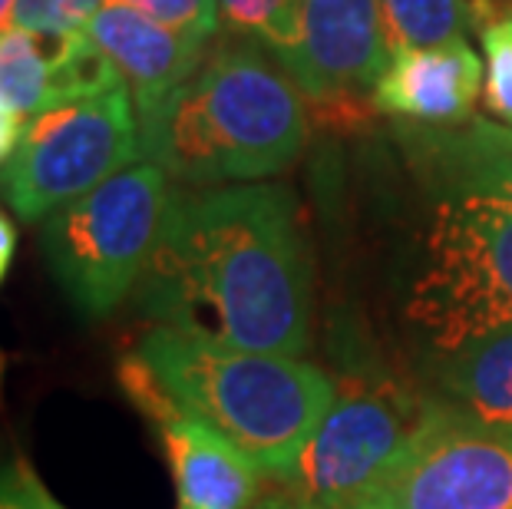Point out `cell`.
<instances>
[{"mask_svg": "<svg viewBox=\"0 0 512 509\" xmlns=\"http://www.w3.org/2000/svg\"><path fill=\"white\" fill-rule=\"evenodd\" d=\"M86 34L96 40V47L110 57L116 73L123 77L139 119L156 113L202 67V40L162 27L159 20L146 17L143 10L123 0H106L86 24Z\"/></svg>", "mask_w": 512, "mask_h": 509, "instance_id": "cell-12", "label": "cell"}, {"mask_svg": "<svg viewBox=\"0 0 512 509\" xmlns=\"http://www.w3.org/2000/svg\"><path fill=\"white\" fill-rule=\"evenodd\" d=\"M407 321L433 354L512 324V205L440 199L407 288Z\"/></svg>", "mask_w": 512, "mask_h": 509, "instance_id": "cell-5", "label": "cell"}, {"mask_svg": "<svg viewBox=\"0 0 512 509\" xmlns=\"http://www.w3.org/2000/svg\"><path fill=\"white\" fill-rule=\"evenodd\" d=\"M427 400L390 384H337V397L278 483L301 509H347L407 447Z\"/></svg>", "mask_w": 512, "mask_h": 509, "instance_id": "cell-8", "label": "cell"}, {"mask_svg": "<svg viewBox=\"0 0 512 509\" xmlns=\"http://www.w3.org/2000/svg\"><path fill=\"white\" fill-rule=\"evenodd\" d=\"M486 106L499 123L512 126V10L483 27Z\"/></svg>", "mask_w": 512, "mask_h": 509, "instance_id": "cell-17", "label": "cell"}, {"mask_svg": "<svg viewBox=\"0 0 512 509\" xmlns=\"http://www.w3.org/2000/svg\"><path fill=\"white\" fill-rule=\"evenodd\" d=\"M123 4L143 10L146 17L159 20L162 27L202 43H209L215 37L222 20L219 0H123Z\"/></svg>", "mask_w": 512, "mask_h": 509, "instance_id": "cell-19", "label": "cell"}, {"mask_svg": "<svg viewBox=\"0 0 512 509\" xmlns=\"http://www.w3.org/2000/svg\"><path fill=\"white\" fill-rule=\"evenodd\" d=\"M298 196L271 182L176 192L139 308L162 328L265 354H304L314 305Z\"/></svg>", "mask_w": 512, "mask_h": 509, "instance_id": "cell-1", "label": "cell"}, {"mask_svg": "<svg viewBox=\"0 0 512 509\" xmlns=\"http://www.w3.org/2000/svg\"><path fill=\"white\" fill-rule=\"evenodd\" d=\"M133 162H143V146L123 83L27 119L14 156L0 166V196L17 219L40 222Z\"/></svg>", "mask_w": 512, "mask_h": 509, "instance_id": "cell-6", "label": "cell"}, {"mask_svg": "<svg viewBox=\"0 0 512 509\" xmlns=\"http://www.w3.org/2000/svg\"><path fill=\"white\" fill-rule=\"evenodd\" d=\"M410 169L440 199L512 205V126L470 116L460 123H394Z\"/></svg>", "mask_w": 512, "mask_h": 509, "instance_id": "cell-11", "label": "cell"}, {"mask_svg": "<svg viewBox=\"0 0 512 509\" xmlns=\"http://www.w3.org/2000/svg\"><path fill=\"white\" fill-rule=\"evenodd\" d=\"M172 196V179L156 162H133L43 219V255L83 318H106L139 288L166 229Z\"/></svg>", "mask_w": 512, "mask_h": 509, "instance_id": "cell-4", "label": "cell"}, {"mask_svg": "<svg viewBox=\"0 0 512 509\" xmlns=\"http://www.w3.org/2000/svg\"><path fill=\"white\" fill-rule=\"evenodd\" d=\"M14 473H17L20 490H24V496H27L30 506H34V509H63V506L50 496L47 486L40 483V476L27 467V463H14Z\"/></svg>", "mask_w": 512, "mask_h": 509, "instance_id": "cell-20", "label": "cell"}, {"mask_svg": "<svg viewBox=\"0 0 512 509\" xmlns=\"http://www.w3.org/2000/svg\"><path fill=\"white\" fill-rule=\"evenodd\" d=\"M275 57L314 100L370 90L390 60L380 0H294Z\"/></svg>", "mask_w": 512, "mask_h": 509, "instance_id": "cell-10", "label": "cell"}, {"mask_svg": "<svg viewBox=\"0 0 512 509\" xmlns=\"http://www.w3.org/2000/svg\"><path fill=\"white\" fill-rule=\"evenodd\" d=\"M119 384L159 433L179 509H252L265 496V470L219 427L179 404L136 351L119 364Z\"/></svg>", "mask_w": 512, "mask_h": 509, "instance_id": "cell-9", "label": "cell"}, {"mask_svg": "<svg viewBox=\"0 0 512 509\" xmlns=\"http://www.w3.org/2000/svg\"><path fill=\"white\" fill-rule=\"evenodd\" d=\"M308 139L298 83L255 47L212 53L156 113L139 119L143 162L182 186L258 182L285 172Z\"/></svg>", "mask_w": 512, "mask_h": 509, "instance_id": "cell-2", "label": "cell"}, {"mask_svg": "<svg viewBox=\"0 0 512 509\" xmlns=\"http://www.w3.org/2000/svg\"><path fill=\"white\" fill-rule=\"evenodd\" d=\"M0 509H34L24 496V490H20L14 467H7L4 473H0Z\"/></svg>", "mask_w": 512, "mask_h": 509, "instance_id": "cell-23", "label": "cell"}, {"mask_svg": "<svg viewBox=\"0 0 512 509\" xmlns=\"http://www.w3.org/2000/svg\"><path fill=\"white\" fill-rule=\"evenodd\" d=\"M136 354L166 391L281 483L328 414L337 381L301 354H265L156 324Z\"/></svg>", "mask_w": 512, "mask_h": 509, "instance_id": "cell-3", "label": "cell"}, {"mask_svg": "<svg viewBox=\"0 0 512 509\" xmlns=\"http://www.w3.org/2000/svg\"><path fill=\"white\" fill-rule=\"evenodd\" d=\"M380 17L390 53L460 40L470 20L463 0H380Z\"/></svg>", "mask_w": 512, "mask_h": 509, "instance_id": "cell-15", "label": "cell"}, {"mask_svg": "<svg viewBox=\"0 0 512 509\" xmlns=\"http://www.w3.org/2000/svg\"><path fill=\"white\" fill-rule=\"evenodd\" d=\"M430 374L446 404L476 424L512 433V324L433 354Z\"/></svg>", "mask_w": 512, "mask_h": 509, "instance_id": "cell-14", "label": "cell"}, {"mask_svg": "<svg viewBox=\"0 0 512 509\" xmlns=\"http://www.w3.org/2000/svg\"><path fill=\"white\" fill-rule=\"evenodd\" d=\"M479 86L483 63L460 37L440 47L390 53L370 86V100L374 110L403 123H460L473 116Z\"/></svg>", "mask_w": 512, "mask_h": 509, "instance_id": "cell-13", "label": "cell"}, {"mask_svg": "<svg viewBox=\"0 0 512 509\" xmlns=\"http://www.w3.org/2000/svg\"><path fill=\"white\" fill-rule=\"evenodd\" d=\"M252 509H301L298 503L291 500V496H285V493H271V496H261V500L252 506Z\"/></svg>", "mask_w": 512, "mask_h": 509, "instance_id": "cell-24", "label": "cell"}, {"mask_svg": "<svg viewBox=\"0 0 512 509\" xmlns=\"http://www.w3.org/2000/svg\"><path fill=\"white\" fill-rule=\"evenodd\" d=\"M10 7H14V0H0V30L7 27V14H10Z\"/></svg>", "mask_w": 512, "mask_h": 509, "instance_id": "cell-25", "label": "cell"}, {"mask_svg": "<svg viewBox=\"0 0 512 509\" xmlns=\"http://www.w3.org/2000/svg\"><path fill=\"white\" fill-rule=\"evenodd\" d=\"M14 248H17V229L14 222L0 212V281L7 278L10 262H14ZM0 374H4V354H0Z\"/></svg>", "mask_w": 512, "mask_h": 509, "instance_id": "cell-22", "label": "cell"}, {"mask_svg": "<svg viewBox=\"0 0 512 509\" xmlns=\"http://www.w3.org/2000/svg\"><path fill=\"white\" fill-rule=\"evenodd\" d=\"M103 4L106 0H14L7 27L40 37H67L76 30H86Z\"/></svg>", "mask_w": 512, "mask_h": 509, "instance_id": "cell-16", "label": "cell"}, {"mask_svg": "<svg viewBox=\"0 0 512 509\" xmlns=\"http://www.w3.org/2000/svg\"><path fill=\"white\" fill-rule=\"evenodd\" d=\"M347 509H512V433L427 400L394 467Z\"/></svg>", "mask_w": 512, "mask_h": 509, "instance_id": "cell-7", "label": "cell"}, {"mask_svg": "<svg viewBox=\"0 0 512 509\" xmlns=\"http://www.w3.org/2000/svg\"><path fill=\"white\" fill-rule=\"evenodd\" d=\"M20 133H24V119H20L4 100H0V166L14 156Z\"/></svg>", "mask_w": 512, "mask_h": 509, "instance_id": "cell-21", "label": "cell"}, {"mask_svg": "<svg viewBox=\"0 0 512 509\" xmlns=\"http://www.w3.org/2000/svg\"><path fill=\"white\" fill-rule=\"evenodd\" d=\"M219 14L235 34L258 37L278 50L285 43L294 17V0H219Z\"/></svg>", "mask_w": 512, "mask_h": 509, "instance_id": "cell-18", "label": "cell"}]
</instances>
